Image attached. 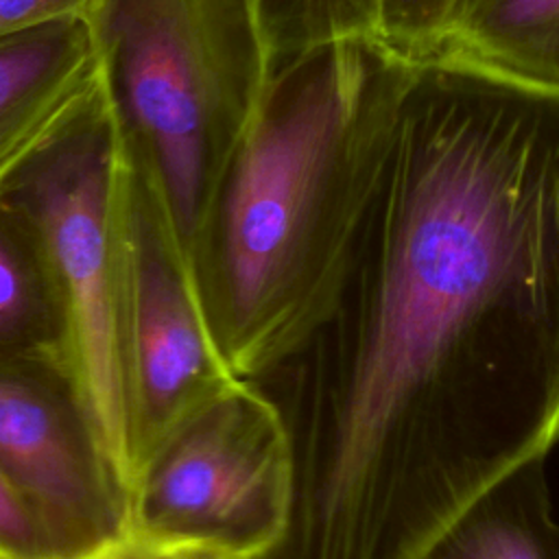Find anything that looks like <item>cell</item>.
Wrapping results in <instances>:
<instances>
[{
    "mask_svg": "<svg viewBox=\"0 0 559 559\" xmlns=\"http://www.w3.org/2000/svg\"><path fill=\"white\" fill-rule=\"evenodd\" d=\"M96 72L85 15L0 41V173L52 124Z\"/></svg>",
    "mask_w": 559,
    "mask_h": 559,
    "instance_id": "ba28073f",
    "label": "cell"
},
{
    "mask_svg": "<svg viewBox=\"0 0 559 559\" xmlns=\"http://www.w3.org/2000/svg\"><path fill=\"white\" fill-rule=\"evenodd\" d=\"M271 559H415L559 441V87L413 63L338 299L293 360Z\"/></svg>",
    "mask_w": 559,
    "mask_h": 559,
    "instance_id": "6da1fadb",
    "label": "cell"
},
{
    "mask_svg": "<svg viewBox=\"0 0 559 559\" xmlns=\"http://www.w3.org/2000/svg\"><path fill=\"white\" fill-rule=\"evenodd\" d=\"M415 559H559L546 456L528 459L487 485Z\"/></svg>",
    "mask_w": 559,
    "mask_h": 559,
    "instance_id": "9c48e42d",
    "label": "cell"
},
{
    "mask_svg": "<svg viewBox=\"0 0 559 559\" xmlns=\"http://www.w3.org/2000/svg\"><path fill=\"white\" fill-rule=\"evenodd\" d=\"M271 72L319 46L373 37L376 0H253Z\"/></svg>",
    "mask_w": 559,
    "mask_h": 559,
    "instance_id": "7c38bea8",
    "label": "cell"
},
{
    "mask_svg": "<svg viewBox=\"0 0 559 559\" xmlns=\"http://www.w3.org/2000/svg\"><path fill=\"white\" fill-rule=\"evenodd\" d=\"M539 83L557 85V87H559V52H557V57L552 59V63L548 66V70L544 72V76H542V81H539Z\"/></svg>",
    "mask_w": 559,
    "mask_h": 559,
    "instance_id": "ac0fdd59",
    "label": "cell"
},
{
    "mask_svg": "<svg viewBox=\"0 0 559 559\" xmlns=\"http://www.w3.org/2000/svg\"><path fill=\"white\" fill-rule=\"evenodd\" d=\"M124 142L100 74L0 173V203L39 240L68 317V354L131 485L122 354L120 179Z\"/></svg>",
    "mask_w": 559,
    "mask_h": 559,
    "instance_id": "277c9868",
    "label": "cell"
},
{
    "mask_svg": "<svg viewBox=\"0 0 559 559\" xmlns=\"http://www.w3.org/2000/svg\"><path fill=\"white\" fill-rule=\"evenodd\" d=\"M0 474L55 559H83L129 535V483L61 354H0Z\"/></svg>",
    "mask_w": 559,
    "mask_h": 559,
    "instance_id": "52a82bcc",
    "label": "cell"
},
{
    "mask_svg": "<svg viewBox=\"0 0 559 559\" xmlns=\"http://www.w3.org/2000/svg\"><path fill=\"white\" fill-rule=\"evenodd\" d=\"M186 559H271V557H236V555H223V552L194 548Z\"/></svg>",
    "mask_w": 559,
    "mask_h": 559,
    "instance_id": "e0dca14e",
    "label": "cell"
},
{
    "mask_svg": "<svg viewBox=\"0 0 559 559\" xmlns=\"http://www.w3.org/2000/svg\"><path fill=\"white\" fill-rule=\"evenodd\" d=\"M559 52V0H472L430 59L542 81Z\"/></svg>",
    "mask_w": 559,
    "mask_h": 559,
    "instance_id": "8fae6325",
    "label": "cell"
},
{
    "mask_svg": "<svg viewBox=\"0 0 559 559\" xmlns=\"http://www.w3.org/2000/svg\"><path fill=\"white\" fill-rule=\"evenodd\" d=\"M98 74L183 255L271 83L253 0H92ZM188 262V260H186Z\"/></svg>",
    "mask_w": 559,
    "mask_h": 559,
    "instance_id": "3957f363",
    "label": "cell"
},
{
    "mask_svg": "<svg viewBox=\"0 0 559 559\" xmlns=\"http://www.w3.org/2000/svg\"><path fill=\"white\" fill-rule=\"evenodd\" d=\"M297 493L286 411L234 378L181 415L138 465L129 535L236 557L275 555Z\"/></svg>",
    "mask_w": 559,
    "mask_h": 559,
    "instance_id": "5b68a950",
    "label": "cell"
},
{
    "mask_svg": "<svg viewBox=\"0 0 559 559\" xmlns=\"http://www.w3.org/2000/svg\"><path fill=\"white\" fill-rule=\"evenodd\" d=\"M194 548H179V546H164L153 544L133 535L90 555L83 559H186Z\"/></svg>",
    "mask_w": 559,
    "mask_h": 559,
    "instance_id": "2e32d148",
    "label": "cell"
},
{
    "mask_svg": "<svg viewBox=\"0 0 559 559\" xmlns=\"http://www.w3.org/2000/svg\"><path fill=\"white\" fill-rule=\"evenodd\" d=\"M0 354H68V317L48 258L0 203ZM72 365V362H70Z\"/></svg>",
    "mask_w": 559,
    "mask_h": 559,
    "instance_id": "30bf717a",
    "label": "cell"
},
{
    "mask_svg": "<svg viewBox=\"0 0 559 559\" xmlns=\"http://www.w3.org/2000/svg\"><path fill=\"white\" fill-rule=\"evenodd\" d=\"M0 557L55 559L50 542L26 502L0 474Z\"/></svg>",
    "mask_w": 559,
    "mask_h": 559,
    "instance_id": "5bb4252c",
    "label": "cell"
},
{
    "mask_svg": "<svg viewBox=\"0 0 559 559\" xmlns=\"http://www.w3.org/2000/svg\"><path fill=\"white\" fill-rule=\"evenodd\" d=\"M92 0H0V41L37 26L85 15Z\"/></svg>",
    "mask_w": 559,
    "mask_h": 559,
    "instance_id": "9a60e30c",
    "label": "cell"
},
{
    "mask_svg": "<svg viewBox=\"0 0 559 559\" xmlns=\"http://www.w3.org/2000/svg\"><path fill=\"white\" fill-rule=\"evenodd\" d=\"M472 0H376L373 37L411 63L437 55Z\"/></svg>",
    "mask_w": 559,
    "mask_h": 559,
    "instance_id": "4fadbf2b",
    "label": "cell"
},
{
    "mask_svg": "<svg viewBox=\"0 0 559 559\" xmlns=\"http://www.w3.org/2000/svg\"><path fill=\"white\" fill-rule=\"evenodd\" d=\"M0 559H2V557H0Z\"/></svg>",
    "mask_w": 559,
    "mask_h": 559,
    "instance_id": "d6986e66",
    "label": "cell"
},
{
    "mask_svg": "<svg viewBox=\"0 0 559 559\" xmlns=\"http://www.w3.org/2000/svg\"><path fill=\"white\" fill-rule=\"evenodd\" d=\"M118 212L133 478L164 432L236 376L214 345L162 197L127 148Z\"/></svg>",
    "mask_w": 559,
    "mask_h": 559,
    "instance_id": "8992f818",
    "label": "cell"
},
{
    "mask_svg": "<svg viewBox=\"0 0 559 559\" xmlns=\"http://www.w3.org/2000/svg\"><path fill=\"white\" fill-rule=\"evenodd\" d=\"M411 68L376 37H349L273 72L186 255L236 378L293 362L332 312Z\"/></svg>",
    "mask_w": 559,
    "mask_h": 559,
    "instance_id": "7a4b0ae2",
    "label": "cell"
}]
</instances>
